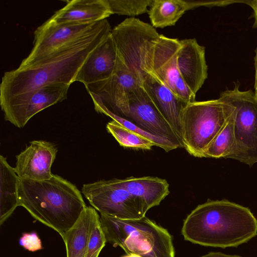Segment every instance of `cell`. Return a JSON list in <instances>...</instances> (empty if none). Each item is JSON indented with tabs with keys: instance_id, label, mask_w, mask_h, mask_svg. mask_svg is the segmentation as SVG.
Listing matches in <instances>:
<instances>
[{
	"instance_id": "8fae6325",
	"label": "cell",
	"mask_w": 257,
	"mask_h": 257,
	"mask_svg": "<svg viewBox=\"0 0 257 257\" xmlns=\"http://www.w3.org/2000/svg\"><path fill=\"white\" fill-rule=\"evenodd\" d=\"M97 22L59 24L49 18L35 31L33 47L19 67L33 63L59 48L83 36L91 31Z\"/></svg>"
},
{
	"instance_id": "ba28073f",
	"label": "cell",
	"mask_w": 257,
	"mask_h": 257,
	"mask_svg": "<svg viewBox=\"0 0 257 257\" xmlns=\"http://www.w3.org/2000/svg\"><path fill=\"white\" fill-rule=\"evenodd\" d=\"M81 192L100 214L121 219H139L148 211L142 201L121 187L114 179L84 184Z\"/></svg>"
},
{
	"instance_id": "8992f818",
	"label": "cell",
	"mask_w": 257,
	"mask_h": 257,
	"mask_svg": "<svg viewBox=\"0 0 257 257\" xmlns=\"http://www.w3.org/2000/svg\"><path fill=\"white\" fill-rule=\"evenodd\" d=\"M239 83L222 91L219 98L235 107L234 143L226 159L252 166L257 163V99L251 90L241 91Z\"/></svg>"
},
{
	"instance_id": "d4e9b609",
	"label": "cell",
	"mask_w": 257,
	"mask_h": 257,
	"mask_svg": "<svg viewBox=\"0 0 257 257\" xmlns=\"http://www.w3.org/2000/svg\"><path fill=\"white\" fill-rule=\"evenodd\" d=\"M106 128L123 147L151 150L155 146L150 140L130 131L113 120L107 123Z\"/></svg>"
},
{
	"instance_id": "4dcf8cb0",
	"label": "cell",
	"mask_w": 257,
	"mask_h": 257,
	"mask_svg": "<svg viewBox=\"0 0 257 257\" xmlns=\"http://www.w3.org/2000/svg\"><path fill=\"white\" fill-rule=\"evenodd\" d=\"M254 66H255V81H254V91L257 90V48L256 49V53L254 58Z\"/></svg>"
},
{
	"instance_id": "52a82bcc",
	"label": "cell",
	"mask_w": 257,
	"mask_h": 257,
	"mask_svg": "<svg viewBox=\"0 0 257 257\" xmlns=\"http://www.w3.org/2000/svg\"><path fill=\"white\" fill-rule=\"evenodd\" d=\"M111 34L121 61L142 83L148 73L146 64L149 52L160 34L152 25L135 17L125 19Z\"/></svg>"
},
{
	"instance_id": "6da1fadb",
	"label": "cell",
	"mask_w": 257,
	"mask_h": 257,
	"mask_svg": "<svg viewBox=\"0 0 257 257\" xmlns=\"http://www.w3.org/2000/svg\"><path fill=\"white\" fill-rule=\"evenodd\" d=\"M111 31L108 21L103 20L86 35L35 62L5 72L0 84V105L5 120L11 122L40 88L73 83L86 59Z\"/></svg>"
},
{
	"instance_id": "4316f807",
	"label": "cell",
	"mask_w": 257,
	"mask_h": 257,
	"mask_svg": "<svg viewBox=\"0 0 257 257\" xmlns=\"http://www.w3.org/2000/svg\"><path fill=\"white\" fill-rule=\"evenodd\" d=\"M106 242L105 236L101 226L100 216L97 214L90 228L85 257H98Z\"/></svg>"
},
{
	"instance_id": "2e32d148",
	"label": "cell",
	"mask_w": 257,
	"mask_h": 257,
	"mask_svg": "<svg viewBox=\"0 0 257 257\" xmlns=\"http://www.w3.org/2000/svg\"><path fill=\"white\" fill-rule=\"evenodd\" d=\"M142 86L183 143L182 116L188 103L176 96L151 73L145 76Z\"/></svg>"
},
{
	"instance_id": "e0dca14e",
	"label": "cell",
	"mask_w": 257,
	"mask_h": 257,
	"mask_svg": "<svg viewBox=\"0 0 257 257\" xmlns=\"http://www.w3.org/2000/svg\"><path fill=\"white\" fill-rule=\"evenodd\" d=\"M65 6L50 19L59 24H83L99 22L112 15L107 0L67 1Z\"/></svg>"
},
{
	"instance_id": "44dd1931",
	"label": "cell",
	"mask_w": 257,
	"mask_h": 257,
	"mask_svg": "<svg viewBox=\"0 0 257 257\" xmlns=\"http://www.w3.org/2000/svg\"><path fill=\"white\" fill-rule=\"evenodd\" d=\"M98 214L93 207L86 206L75 224L62 238L67 257H85L90 228Z\"/></svg>"
},
{
	"instance_id": "7a4b0ae2",
	"label": "cell",
	"mask_w": 257,
	"mask_h": 257,
	"mask_svg": "<svg viewBox=\"0 0 257 257\" xmlns=\"http://www.w3.org/2000/svg\"><path fill=\"white\" fill-rule=\"evenodd\" d=\"M182 234L201 245L237 247L257 235V219L247 207L225 199L209 200L187 216Z\"/></svg>"
},
{
	"instance_id": "f546056e",
	"label": "cell",
	"mask_w": 257,
	"mask_h": 257,
	"mask_svg": "<svg viewBox=\"0 0 257 257\" xmlns=\"http://www.w3.org/2000/svg\"><path fill=\"white\" fill-rule=\"evenodd\" d=\"M201 257H242L235 254H228L221 252H210Z\"/></svg>"
},
{
	"instance_id": "cb8c5ba5",
	"label": "cell",
	"mask_w": 257,
	"mask_h": 257,
	"mask_svg": "<svg viewBox=\"0 0 257 257\" xmlns=\"http://www.w3.org/2000/svg\"><path fill=\"white\" fill-rule=\"evenodd\" d=\"M235 109L224 126L208 146L203 158L226 159L234 143V124Z\"/></svg>"
},
{
	"instance_id": "9a60e30c",
	"label": "cell",
	"mask_w": 257,
	"mask_h": 257,
	"mask_svg": "<svg viewBox=\"0 0 257 257\" xmlns=\"http://www.w3.org/2000/svg\"><path fill=\"white\" fill-rule=\"evenodd\" d=\"M177 64L180 74L188 87L196 95L208 76L205 47L195 39L179 40Z\"/></svg>"
},
{
	"instance_id": "603a6c76",
	"label": "cell",
	"mask_w": 257,
	"mask_h": 257,
	"mask_svg": "<svg viewBox=\"0 0 257 257\" xmlns=\"http://www.w3.org/2000/svg\"><path fill=\"white\" fill-rule=\"evenodd\" d=\"M94 104V109L98 113L104 114L116 121L125 128L133 131L152 142L155 146L160 147L166 152H169L179 147L170 141L155 136L142 129L130 120L118 116L111 111L104 104L100 98L93 93H89Z\"/></svg>"
},
{
	"instance_id": "5b68a950",
	"label": "cell",
	"mask_w": 257,
	"mask_h": 257,
	"mask_svg": "<svg viewBox=\"0 0 257 257\" xmlns=\"http://www.w3.org/2000/svg\"><path fill=\"white\" fill-rule=\"evenodd\" d=\"M235 109L234 105L220 98L188 103L182 116L183 147L191 155L203 158L205 150Z\"/></svg>"
},
{
	"instance_id": "5bb4252c",
	"label": "cell",
	"mask_w": 257,
	"mask_h": 257,
	"mask_svg": "<svg viewBox=\"0 0 257 257\" xmlns=\"http://www.w3.org/2000/svg\"><path fill=\"white\" fill-rule=\"evenodd\" d=\"M118 55L111 33L89 55L80 68L75 81L87 85L106 79L114 72Z\"/></svg>"
},
{
	"instance_id": "7402d4cb",
	"label": "cell",
	"mask_w": 257,
	"mask_h": 257,
	"mask_svg": "<svg viewBox=\"0 0 257 257\" xmlns=\"http://www.w3.org/2000/svg\"><path fill=\"white\" fill-rule=\"evenodd\" d=\"M194 8L191 1L153 0L148 14L153 27L164 28L175 25L186 11Z\"/></svg>"
},
{
	"instance_id": "277c9868",
	"label": "cell",
	"mask_w": 257,
	"mask_h": 257,
	"mask_svg": "<svg viewBox=\"0 0 257 257\" xmlns=\"http://www.w3.org/2000/svg\"><path fill=\"white\" fill-rule=\"evenodd\" d=\"M100 220L106 242L119 246L127 254L175 257L170 234L146 216L121 219L100 214Z\"/></svg>"
},
{
	"instance_id": "3957f363",
	"label": "cell",
	"mask_w": 257,
	"mask_h": 257,
	"mask_svg": "<svg viewBox=\"0 0 257 257\" xmlns=\"http://www.w3.org/2000/svg\"><path fill=\"white\" fill-rule=\"evenodd\" d=\"M18 197L19 206L62 238L86 207L77 187L54 174L43 181L20 179Z\"/></svg>"
},
{
	"instance_id": "ac0fdd59",
	"label": "cell",
	"mask_w": 257,
	"mask_h": 257,
	"mask_svg": "<svg viewBox=\"0 0 257 257\" xmlns=\"http://www.w3.org/2000/svg\"><path fill=\"white\" fill-rule=\"evenodd\" d=\"M114 179L121 187L140 199L148 211L159 205L170 193L167 181L156 177H130Z\"/></svg>"
},
{
	"instance_id": "ffe728a7",
	"label": "cell",
	"mask_w": 257,
	"mask_h": 257,
	"mask_svg": "<svg viewBox=\"0 0 257 257\" xmlns=\"http://www.w3.org/2000/svg\"><path fill=\"white\" fill-rule=\"evenodd\" d=\"M20 178L15 168L0 155V224L2 225L19 206L18 190Z\"/></svg>"
},
{
	"instance_id": "484cf974",
	"label": "cell",
	"mask_w": 257,
	"mask_h": 257,
	"mask_svg": "<svg viewBox=\"0 0 257 257\" xmlns=\"http://www.w3.org/2000/svg\"><path fill=\"white\" fill-rule=\"evenodd\" d=\"M153 0H107L112 14L131 18L141 15L149 10Z\"/></svg>"
},
{
	"instance_id": "f1b7e54d",
	"label": "cell",
	"mask_w": 257,
	"mask_h": 257,
	"mask_svg": "<svg viewBox=\"0 0 257 257\" xmlns=\"http://www.w3.org/2000/svg\"><path fill=\"white\" fill-rule=\"evenodd\" d=\"M244 3L251 7L253 11V17L254 18V23L253 28H257V0L245 1Z\"/></svg>"
},
{
	"instance_id": "9c48e42d",
	"label": "cell",
	"mask_w": 257,
	"mask_h": 257,
	"mask_svg": "<svg viewBox=\"0 0 257 257\" xmlns=\"http://www.w3.org/2000/svg\"><path fill=\"white\" fill-rule=\"evenodd\" d=\"M179 47L178 39L160 35L150 50L146 69L176 96L189 103L195 101L196 95L188 87L179 71L177 59Z\"/></svg>"
},
{
	"instance_id": "1f68e13d",
	"label": "cell",
	"mask_w": 257,
	"mask_h": 257,
	"mask_svg": "<svg viewBox=\"0 0 257 257\" xmlns=\"http://www.w3.org/2000/svg\"><path fill=\"white\" fill-rule=\"evenodd\" d=\"M122 257H141L139 255L135 254H127V255H124Z\"/></svg>"
},
{
	"instance_id": "30bf717a",
	"label": "cell",
	"mask_w": 257,
	"mask_h": 257,
	"mask_svg": "<svg viewBox=\"0 0 257 257\" xmlns=\"http://www.w3.org/2000/svg\"><path fill=\"white\" fill-rule=\"evenodd\" d=\"M140 86H142V83L118 56L116 68L109 77L85 86L88 93L99 96L112 113L127 119L129 95Z\"/></svg>"
},
{
	"instance_id": "4fadbf2b",
	"label": "cell",
	"mask_w": 257,
	"mask_h": 257,
	"mask_svg": "<svg viewBox=\"0 0 257 257\" xmlns=\"http://www.w3.org/2000/svg\"><path fill=\"white\" fill-rule=\"evenodd\" d=\"M58 150L53 143L43 140L30 142V145L16 156L15 171L20 179L43 181L50 179L51 167Z\"/></svg>"
},
{
	"instance_id": "d6986e66",
	"label": "cell",
	"mask_w": 257,
	"mask_h": 257,
	"mask_svg": "<svg viewBox=\"0 0 257 257\" xmlns=\"http://www.w3.org/2000/svg\"><path fill=\"white\" fill-rule=\"evenodd\" d=\"M70 85L66 84H51L38 89L33 93L27 104L11 123L18 128L24 127L28 121L38 112L67 99Z\"/></svg>"
},
{
	"instance_id": "83f0119b",
	"label": "cell",
	"mask_w": 257,
	"mask_h": 257,
	"mask_svg": "<svg viewBox=\"0 0 257 257\" xmlns=\"http://www.w3.org/2000/svg\"><path fill=\"white\" fill-rule=\"evenodd\" d=\"M19 243L30 251H35L42 248L41 241L35 232L23 233L20 239Z\"/></svg>"
},
{
	"instance_id": "7c38bea8",
	"label": "cell",
	"mask_w": 257,
	"mask_h": 257,
	"mask_svg": "<svg viewBox=\"0 0 257 257\" xmlns=\"http://www.w3.org/2000/svg\"><path fill=\"white\" fill-rule=\"evenodd\" d=\"M128 109L127 119L147 132L167 139L179 148L183 147V143L143 86L130 94Z\"/></svg>"
},
{
	"instance_id": "d6a6232c",
	"label": "cell",
	"mask_w": 257,
	"mask_h": 257,
	"mask_svg": "<svg viewBox=\"0 0 257 257\" xmlns=\"http://www.w3.org/2000/svg\"><path fill=\"white\" fill-rule=\"evenodd\" d=\"M256 99H257V90L256 91H254Z\"/></svg>"
}]
</instances>
